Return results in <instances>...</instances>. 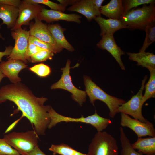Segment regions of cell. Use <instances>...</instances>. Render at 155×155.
Returning <instances> with one entry per match:
<instances>
[{
    "label": "cell",
    "mask_w": 155,
    "mask_h": 155,
    "mask_svg": "<svg viewBox=\"0 0 155 155\" xmlns=\"http://www.w3.org/2000/svg\"><path fill=\"white\" fill-rule=\"evenodd\" d=\"M48 99L36 97L25 84L20 82L2 86L0 89V104L8 100L14 103L34 126L39 136L44 135L51 120L49 111L52 107L45 106Z\"/></svg>",
    "instance_id": "1"
},
{
    "label": "cell",
    "mask_w": 155,
    "mask_h": 155,
    "mask_svg": "<svg viewBox=\"0 0 155 155\" xmlns=\"http://www.w3.org/2000/svg\"><path fill=\"white\" fill-rule=\"evenodd\" d=\"M147 79V76L146 75L142 81L141 86L138 92L127 102L119 107L118 113L130 115L134 119L143 123H147L149 121L144 117L142 112L143 105L142 102V93Z\"/></svg>",
    "instance_id": "9"
},
{
    "label": "cell",
    "mask_w": 155,
    "mask_h": 155,
    "mask_svg": "<svg viewBox=\"0 0 155 155\" xmlns=\"http://www.w3.org/2000/svg\"><path fill=\"white\" fill-rule=\"evenodd\" d=\"M0 38H1L3 40H4V38L3 36L1 34L0 32Z\"/></svg>",
    "instance_id": "39"
},
{
    "label": "cell",
    "mask_w": 155,
    "mask_h": 155,
    "mask_svg": "<svg viewBox=\"0 0 155 155\" xmlns=\"http://www.w3.org/2000/svg\"><path fill=\"white\" fill-rule=\"evenodd\" d=\"M124 15L134 7L141 5L155 3L154 0H122Z\"/></svg>",
    "instance_id": "27"
},
{
    "label": "cell",
    "mask_w": 155,
    "mask_h": 155,
    "mask_svg": "<svg viewBox=\"0 0 155 155\" xmlns=\"http://www.w3.org/2000/svg\"><path fill=\"white\" fill-rule=\"evenodd\" d=\"M28 42L33 44L40 48L51 51L54 53H57L56 49L51 44L40 40L34 36H30Z\"/></svg>",
    "instance_id": "32"
},
{
    "label": "cell",
    "mask_w": 155,
    "mask_h": 155,
    "mask_svg": "<svg viewBox=\"0 0 155 155\" xmlns=\"http://www.w3.org/2000/svg\"><path fill=\"white\" fill-rule=\"evenodd\" d=\"M146 35L142 47L139 52L145 51L146 49L155 41V20L148 24L145 28Z\"/></svg>",
    "instance_id": "26"
},
{
    "label": "cell",
    "mask_w": 155,
    "mask_h": 155,
    "mask_svg": "<svg viewBox=\"0 0 155 155\" xmlns=\"http://www.w3.org/2000/svg\"><path fill=\"white\" fill-rule=\"evenodd\" d=\"M132 145L134 149L143 154L152 155L155 154V137L138 138Z\"/></svg>",
    "instance_id": "22"
},
{
    "label": "cell",
    "mask_w": 155,
    "mask_h": 155,
    "mask_svg": "<svg viewBox=\"0 0 155 155\" xmlns=\"http://www.w3.org/2000/svg\"><path fill=\"white\" fill-rule=\"evenodd\" d=\"M34 19L35 22L30 26V36L50 44L56 49L57 53L61 52L63 48L54 40L48 28L47 25L37 18Z\"/></svg>",
    "instance_id": "12"
},
{
    "label": "cell",
    "mask_w": 155,
    "mask_h": 155,
    "mask_svg": "<svg viewBox=\"0 0 155 155\" xmlns=\"http://www.w3.org/2000/svg\"><path fill=\"white\" fill-rule=\"evenodd\" d=\"M0 155H21L3 139H0Z\"/></svg>",
    "instance_id": "31"
},
{
    "label": "cell",
    "mask_w": 155,
    "mask_h": 155,
    "mask_svg": "<svg viewBox=\"0 0 155 155\" xmlns=\"http://www.w3.org/2000/svg\"><path fill=\"white\" fill-rule=\"evenodd\" d=\"M28 2L37 4H43L46 5L51 9L63 12L66 9V7L59 3H57L48 0H26Z\"/></svg>",
    "instance_id": "29"
},
{
    "label": "cell",
    "mask_w": 155,
    "mask_h": 155,
    "mask_svg": "<svg viewBox=\"0 0 155 155\" xmlns=\"http://www.w3.org/2000/svg\"><path fill=\"white\" fill-rule=\"evenodd\" d=\"M5 77V75L3 73L0 69V82L3 78Z\"/></svg>",
    "instance_id": "38"
},
{
    "label": "cell",
    "mask_w": 155,
    "mask_h": 155,
    "mask_svg": "<svg viewBox=\"0 0 155 155\" xmlns=\"http://www.w3.org/2000/svg\"></svg>",
    "instance_id": "41"
},
{
    "label": "cell",
    "mask_w": 155,
    "mask_h": 155,
    "mask_svg": "<svg viewBox=\"0 0 155 155\" xmlns=\"http://www.w3.org/2000/svg\"><path fill=\"white\" fill-rule=\"evenodd\" d=\"M150 77L147 83L145 85V92L143 96L142 104L151 98L155 97V69L149 70Z\"/></svg>",
    "instance_id": "25"
},
{
    "label": "cell",
    "mask_w": 155,
    "mask_h": 155,
    "mask_svg": "<svg viewBox=\"0 0 155 155\" xmlns=\"http://www.w3.org/2000/svg\"><path fill=\"white\" fill-rule=\"evenodd\" d=\"M152 155H155V154H152Z\"/></svg>",
    "instance_id": "40"
},
{
    "label": "cell",
    "mask_w": 155,
    "mask_h": 155,
    "mask_svg": "<svg viewBox=\"0 0 155 155\" xmlns=\"http://www.w3.org/2000/svg\"><path fill=\"white\" fill-rule=\"evenodd\" d=\"M121 125L127 127L137 135L138 138L148 136L155 137V129L153 124L149 121L143 123L133 119L129 115L121 113Z\"/></svg>",
    "instance_id": "10"
},
{
    "label": "cell",
    "mask_w": 155,
    "mask_h": 155,
    "mask_svg": "<svg viewBox=\"0 0 155 155\" xmlns=\"http://www.w3.org/2000/svg\"><path fill=\"white\" fill-rule=\"evenodd\" d=\"M71 61L68 59L65 66L61 69L62 74L60 80L50 87L51 89H61L65 90L72 94L73 99L82 106L86 101V94L85 91L76 88L73 84L70 74Z\"/></svg>",
    "instance_id": "7"
},
{
    "label": "cell",
    "mask_w": 155,
    "mask_h": 155,
    "mask_svg": "<svg viewBox=\"0 0 155 155\" xmlns=\"http://www.w3.org/2000/svg\"><path fill=\"white\" fill-rule=\"evenodd\" d=\"M29 70L41 77H46L51 73L50 67L48 65L41 63L35 65L29 68Z\"/></svg>",
    "instance_id": "28"
},
{
    "label": "cell",
    "mask_w": 155,
    "mask_h": 155,
    "mask_svg": "<svg viewBox=\"0 0 155 155\" xmlns=\"http://www.w3.org/2000/svg\"><path fill=\"white\" fill-rule=\"evenodd\" d=\"M13 48L12 46L10 45L6 47L5 50L4 51H0V63L2 61V58L3 56H8L10 55Z\"/></svg>",
    "instance_id": "36"
},
{
    "label": "cell",
    "mask_w": 155,
    "mask_h": 155,
    "mask_svg": "<svg viewBox=\"0 0 155 155\" xmlns=\"http://www.w3.org/2000/svg\"><path fill=\"white\" fill-rule=\"evenodd\" d=\"M27 155H46L39 148L38 145Z\"/></svg>",
    "instance_id": "37"
},
{
    "label": "cell",
    "mask_w": 155,
    "mask_h": 155,
    "mask_svg": "<svg viewBox=\"0 0 155 155\" xmlns=\"http://www.w3.org/2000/svg\"><path fill=\"white\" fill-rule=\"evenodd\" d=\"M83 79L85 91L91 103L94 105L95 101L97 100L103 102L109 108L110 117L114 118L118 113L119 107L126 101L108 94L93 82L89 77L84 75Z\"/></svg>",
    "instance_id": "2"
},
{
    "label": "cell",
    "mask_w": 155,
    "mask_h": 155,
    "mask_svg": "<svg viewBox=\"0 0 155 155\" xmlns=\"http://www.w3.org/2000/svg\"><path fill=\"white\" fill-rule=\"evenodd\" d=\"M27 66L25 63L21 60L11 59L0 63V69L12 83H16L21 81V78L18 76L19 73Z\"/></svg>",
    "instance_id": "14"
},
{
    "label": "cell",
    "mask_w": 155,
    "mask_h": 155,
    "mask_svg": "<svg viewBox=\"0 0 155 155\" xmlns=\"http://www.w3.org/2000/svg\"><path fill=\"white\" fill-rule=\"evenodd\" d=\"M87 155H119L115 139L106 131H98L89 146Z\"/></svg>",
    "instance_id": "6"
},
{
    "label": "cell",
    "mask_w": 155,
    "mask_h": 155,
    "mask_svg": "<svg viewBox=\"0 0 155 155\" xmlns=\"http://www.w3.org/2000/svg\"><path fill=\"white\" fill-rule=\"evenodd\" d=\"M81 18V16L77 14H66L59 11L47 9L43 7L37 18L48 23L63 20L80 24L81 22L80 20Z\"/></svg>",
    "instance_id": "15"
},
{
    "label": "cell",
    "mask_w": 155,
    "mask_h": 155,
    "mask_svg": "<svg viewBox=\"0 0 155 155\" xmlns=\"http://www.w3.org/2000/svg\"><path fill=\"white\" fill-rule=\"evenodd\" d=\"M120 20L127 28L144 30L148 24L155 20V3L144 5L141 7L132 9Z\"/></svg>",
    "instance_id": "3"
},
{
    "label": "cell",
    "mask_w": 155,
    "mask_h": 155,
    "mask_svg": "<svg viewBox=\"0 0 155 155\" xmlns=\"http://www.w3.org/2000/svg\"><path fill=\"white\" fill-rule=\"evenodd\" d=\"M126 53L129 59L137 62L138 66L146 68L149 70L155 69V55L153 53L144 51L137 53L127 52Z\"/></svg>",
    "instance_id": "18"
},
{
    "label": "cell",
    "mask_w": 155,
    "mask_h": 155,
    "mask_svg": "<svg viewBox=\"0 0 155 155\" xmlns=\"http://www.w3.org/2000/svg\"><path fill=\"white\" fill-rule=\"evenodd\" d=\"M38 136L34 130L13 132L4 135L3 139L21 155H27L38 145Z\"/></svg>",
    "instance_id": "5"
},
{
    "label": "cell",
    "mask_w": 155,
    "mask_h": 155,
    "mask_svg": "<svg viewBox=\"0 0 155 155\" xmlns=\"http://www.w3.org/2000/svg\"><path fill=\"white\" fill-rule=\"evenodd\" d=\"M120 139L121 150V155H143L141 152L136 151L132 147L129 140L126 136L122 127H120Z\"/></svg>",
    "instance_id": "23"
},
{
    "label": "cell",
    "mask_w": 155,
    "mask_h": 155,
    "mask_svg": "<svg viewBox=\"0 0 155 155\" xmlns=\"http://www.w3.org/2000/svg\"><path fill=\"white\" fill-rule=\"evenodd\" d=\"M94 20L100 28V34L101 36L107 34L113 35L117 30L127 28L120 20L109 18L106 19L101 16L96 17Z\"/></svg>",
    "instance_id": "16"
},
{
    "label": "cell",
    "mask_w": 155,
    "mask_h": 155,
    "mask_svg": "<svg viewBox=\"0 0 155 155\" xmlns=\"http://www.w3.org/2000/svg\"><path fill=\"white\" fill-rule=\"evenodd\" d=\"M21 1L20 0H0V5L12 6L18 8Z\"/></svg>",
    "instance_id": "35"
},
{
    "label": "cell",
    "mask_w": 155,
    "mask_h": 155,
    "mask_svg": "<svg viewBox=\"0 0 155 155\" xmlns=\"http://www.w3.org/2000/svg\"><path fill=\"white\" fill-rule=\"evenodd\" d=\"M18 8L12 6L0 5V18L3 22L0 25H7L8 29L14 26L18 15Z\"/></svg>",
    "instance_id": "20"
},
{
    "label": "cell",
    "mask_w": 155,
    "mask_h": 155,
    "mask_svg": "<svg viewBox=\"0 0 155 155\" xmlns=\"http://www.w3.org/2000/svg\"><path fill=\"white\" fill-rule=\"evenodd\" d=\"M43 8L38 4L33 3L22 0L18 7V17L14 26L11 30L13 31L23 25H28L33 19L37 18Z\"/></svg>",
    "instance_id": "11"
},
{
    "label": "cell",
    "mask_w": 155,
    "mask_h": 155,
    "mask_svg": "<svg viewBox=\"0 0 155 155\" xmlns=\"http://www.w3.org/2000/svg\"><path fill=\"white\" fill-rule=\"evenodd\" d=\"M100 11L109 18L120 20L123 13L122 0H111L107 4L102 6Z\"/></svg>",
    "instance_id": "19"
},
{
    "label": "cell",
    "mask_w": 155,
    "mask_h": 155,
    "mask_svg": "<svg viewBox=\"0 0 155 155\" xmlns=\"http://www.w3.org/2000/svg\"><path fill=\"white\" fill-rule=\"evenodd\" d=\"M47 27L54 40L63 49L65 48L71 52L74 51V48L64 36L63 33L64 29L59 24H49Z\"/></svg>",
    "instance_id": "21"
},
{
    "label": "cell",
    "mask_w": 155,
    "mask_h": 155,
    "mask_svg": "<svg viewBox=\"0 0 155 155\" xmlns=\"http://www.w3.org/2000/svg\"><path fill=\"white\" fill-rule=\"evenodd\" d=\"M72 5L67 9L71 11L78 12L84 16L89 21L98 17L91 0H72Z\"/></svg>",
    "instance_id": "17"
},
{
    "label": "cell",
    "mask_w": 155,
    "mask_h": 155,
    "mask_svg": "<svg viewBox=\"0 0 155 155\" xmlns=\"http://www.w3.org/2000/svg\"><path fill=\"white\" fill-rule=\"evenodd\" d=\"M54 54L53 52L47 50L40 51L30 57L31 62H38L51 59Z\"/></svg>",
    "instance_id": "30"
},
{
    "label": "cell",
    "mask_w": 155,
    "mask_h": 155,
    "mask_svg": "<svg viewBox=\"0 0 155 155\" xmlns=\"http://www.w3.org/2000/svg\"><path fill=\"white\" fill-rule=\"evenodd\" d=\"M44 50H46L40 48L33 44L28 42L27 50V55L28 57L30 58V57L32 55L40 51Z\"/></svg>",
    "instance_id": "33"
},
{
    "label": "cell",
    "mask_w": 155,
    "mask_h": 155,
    "mask_svg": "<svg viewBox=\"0 0 155 155\" xmlns=\"http://www.w3.org/2000/svg\"><path fill=\"white\" fill-rule=\"evenodd\" d=\"M51 119L48 128L51 129L58 123L65 122H81L89 124L95 127L98 131H102L112 123L110 119L105 118L99 115L95 110V113L91 115L84 117L82 115L78 118H72L61 115L57 113L52 107L49 111Z\"/></svg>",
    "instance_id": "4"
},
{
    "label": "cell",
    "mask_w": 155,
    "mask_h": 155,
    "mask_svg": "<svg viewBox=\"0 0 155 155\" xmlns=\"http://www.w3.org/2000/svg\"><path fill=\"white\" fill-rule=\"evenodd\" d=\"M49 150L55 155H87L79 152L66 144L62 143L58 145L52 144Z\"/></svg>",
    "instance_id": "24"
},
{
    "label": "cell",
    "mask_w": 155,
    "mask_h": 155,
    "mask_svg": "<svg viewBox=\"0 0 155 155\" xmlns=\"http://www.w3.org/2000/svg\"><path fill=\"white\" fill-rule=\"evenodd\" d=\"M11 36L15 40L10 55L7 57L9 59H15L21 60L25 63L31 62L30 59L27 55V50L30 36L29 31L20 27L11 32Z\"/></svg>",
    "instance_id": "8"
},
{
    "label": "cell",
    "mask_w": 155,
    "mask_h": 155,
    "mask_svg": "<svg viewBox=\"0 0 155 155\" xmlns=\"http://www.w3.org/2000/svg\"><path fill=\"white\" fill-rule=\"evenodd\" d=\"M104 0H91L94 9L98 16H100V9Z\"/></svg>",
    "instance_id": "34"
},
{
    "label": "cell",
    "mask_w": 155,
    "mask_h": 155,
    "mask_svg": "<svg viewBox=\"0 0 155 155\" xmlns=\"http://www.w3.org/2000/svg\"><path fill=\"white\" fill-rule=\"evenodd\" d=\"M102 37L101 40L97 44V46L102 50L108 51L115 59L121 69L125 70V66L121 57L125 55V53L116 44L113 35H105Z\"/></svg>",
    "instance_id": "13"
}]
</instances>
